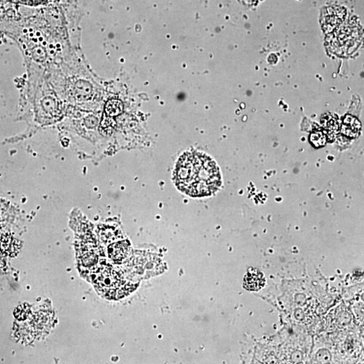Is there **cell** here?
<instances>
[{
    "instance_id": "277c9868",
    "label": "cell",
    "mask_w": 364,
    "mask_h": 364,
    "mask_svg": "<svg viewBox=\"0 0 364 364\" xmlns=\"http://www.w3.org/2000/svg\"><path fill=\"white\" fill-rule=\"evenodd\" d=\"M130 245L127 241L116 242L109 247V257L114 261L121 262L128 256Z\"/></svg>"
},
{
    "instance_id": "8992f818",
    "label": "cell",
    "mask_w": 364,
    "mask_h": 364,
    "mask_svg": "<svg viewBox=\"0 0 364 364\" xmlns=\"http://www.w3.org/2000/svg\"><path fill=\"white\" fill-rule=\"evenodd\" d=\"M105 113L109 117H114L121 114L123 111V105L119 100H111L105 105Z\"/></svg>"
},
{
    "instance_id": "52a82bcc",
    "label": "cell",
    "mask_w": 364,
    "mask_h": 364,
    "mask_svg": "<svg viewBox=\"0 0 364 364\" xmlns=\"http://www.w3.org/2000/svg\"><path fill=\"white\" fill-rule=\"evenodd\" d=\"M114 129V120H113L111 117H109V116H107L106 118H104L101 124V131L102 133L105 134V135H108V134H112Z\"/></svg>"
},
{
    "instance_id": "6da1fadb",
    "label": "cell",
    "mask_w": 364,
    "mask_h": 364,
    "mask_svg": "<svg viewBox=\"0 0 364 364\" xmlns=\"http://www.w3.org/2000/svg\"><path fill=\"white\" fill-rule=\"evenodd\" d=\"M174 179L179 191L193 197L210 196L221 185L219 169L206 154L192 151L179 158Z\"/></svg>"
},
{
    "instance_id": "3957f363",
    "label": "cell",
    "mask_w": 364,
    "mask_h": 364,
    "mask_svg": "<svg viewBox=\"0 0 364 364\" xmlns=\"http://www.w3.org/2000/svg\"><path fill=\"white\" fill-rule=\"evenodd\" d=\"M265 275L257 268L249 269L243 279V287L248 291H259L265 287Z\"/></svg>"
},
{
    "instance_id": "7a4b0ae2",
    "label": "cell",
    "mask_w": 364,
    "mask_h": 364,
    "mask_svg": "<svg viewBox=\"0 0 364 364\" xmlns=\"http://www.w3.org/2000/svg\"><path fill=\"white\" fill-rule=\"evenodd\" d=\"M356 30L342 29L337 34L335 37L336 41L335 46H340L336 49V52L340 54H350L351 51L357 48V41L360 40L356 37Z\"/></svg>"
},
{
    "instance_id": "5b68a950",
    "label": "cell",
    "mask_w": 364,
    "mask_h": 364,
    "mask_svg": "<svg viewBox=\"0 0 364 364\" xmlns=\"http://www.w3.org/2000/svg\"><path fill=\"white\" fill-rule=\"evenodd\" d=\"M360 128H361V125L356 118L351 117V116H347L344 120L343 124H342V132L349 137H356L360 133Z\"/></svg>"
}]
</instances>
